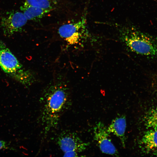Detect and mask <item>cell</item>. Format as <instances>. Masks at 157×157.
<instances>
[{
  "label": "cell",
  "mask_w": 157,
  "mask_h": 157,
  "mask_svg": "<svg viewBox=\"0 0 157 157\" xmlns=\"http://www.w3.org/2000/svg\"><path fill=\"white\" fill-rule=\"evenodd\" d=\"M71 101L69 88L60 78L53 80L44 89L40 99V119L45 133L57 126Z\"/></svg>",
  "instance_id": "6da1fadb"
},
{
  "label": "cell",
  "mask_w": 157,
  "mask_h": 157,
  "mask_svg": "<svg viewBox=\"0 0 157 157\" xmlns=\"http://www.w3.org/2000/svg\"><path fill=\"white\" fill-rule=\"evenodd\" d=\"M119 37L126 48L138 54L157 56V39L135 27L124 26L118 28Z\"/></svg>",
  "instance_id": "7a4b0ae2"
},
{
  "label": "cell",
  "mask_w": 157,
  "mask_h": 157,
  "mask_svg": "<svg viewBox=\"0 0 157 157\" xmlns=\"http://www.w3.org/2000/svg\"><path fill=\"white\" fill-rule=\"evenodd\" d=\"M0 67L5 73L24 85H30L34 80L32 73L24 68L0 40Z\"/></svg>",
  "instance_id": "3957f363"
},
{
  "label": "cell",
  "mask_w": 157,
  "mask_h": 157,
  "mask_svg": "<svg viewBox=\"0 0 157 157\" xmlns=\"http://www.w3.org/2000/svg\"><path fill=\"white\" fill-rule=\"evenodd\" d=\"M57 143L65 157L77 156L89 145V143L84 142L76 134L69 132L60 134L57 138Z\"/></svg>",
  "instance_id": "277c9868"
},
{
  "label": "cell",
  "mask_w": 157,
  "mask_h": 157,
  "mask_svg": "<svg viewBox=\"0 0 157 157\" xmlns=\"http://www.w3.org/2000/svg\"><path fill=\"white\" fill-rule=\"evenodd\" d=\"M86 15L76 22L63 24L58 28L60 37L71 45L77 44L83 38L85 29Z\"/></svg>",
  "instance_id": "5b68a950"
},
{
  "label": "cell",
  "mask_w": 157,
  "mask_h": 157,
  "mask_svg": "<svg viewBox=\"0 0 157 157\" xmlns=\"http://www.w3.org/2000/svg\"><path fill=\"white\" fill-rule=\"evenodd\" d=\"M27 21L22 12L11 11L2 17L1 25L4 35L9 36L21 31Z\"/></svg>",
  "instance_id": "8992f818"
},
{
  "label": "cell",
  "mask_w": 157,
  "mask_h": 157,
  "mask_svg": "<svg viewBox=\"0 0 157 157\" xmlns=\"http://www.w3.org/2000/svg\"><path fill=\"white\" fill-rule=\"evenodd\" d=\"M94 138L101 151L104 154L118 155V151L109 138L107 127L102 122L97 123L94 128Z\"/></svg>",
  "instance_id": "52a82bcc"
},
{
  "label": "cell",
  "mask_w": 157,
  "mask_h": 157,
  "mask_svg": "<svg viewBox=\"0 0 157 157\" xmlns=\"http://www.w3.org/2000/svg\"><path fill=\"white\" fill-rule=\"evenodd\" d=\"M126 127L125 116H118L113 119L107 127V131L110 134L112 133L117 137L120 140L124 147L125 146V132Z\"/></svg>",
  "instance_id": "ba28073f"
},
{
  "label": "cell",
  "mask_w": 157,
  "mask_h": 157,
  "mask_svg": "<svg viewBox=\"0 0 157 157\" xmlns=\"http://www.w3.org/2000/svg\"><path fill=\"white\" fill-rule=\"evenodd\" d=\"M140 143L147 153L157 154V129H149L143 134Z\"/></svg>",
  "instance_id": "9c48e42d"
},
{
  "label": "cell",
  "mask_w": 157,
  "mask_h": 157,
  "mask_svg": "<svg viewBox=\"0 0 157 157\" xmlns=\"http://www.w3.org/2000/svg\"><path fill=\"white\" fill-rule=\"evenodd\" d=\"M20 9L28 20L34 21L41 19L51 11L31 5L25 2Z\"/></svg>",
  "instance_id": "30bf717a"
},
{
  "label": "cell",
  "mask_w": 157,
  "mask_h": 157,
  "mask_svg": "<svg viewBox=\"0 0 157 157\" xmlns=\"http://www.w3.org/2000/svg\"><path fill=\"white\" fill-rule=\"evenodd\" d=\"M31 5L53 10L58 6L59 0H24Z\"/></svg>",
  "instance_id": "8fae6325"
},
{
  "label": "cell",
  "mask_w": 157,
  "mask_h": 157,
  "mask_svg": "<svg viewBox=\"0 0 157 157\" xmlns=\"http://www.w3.org/2000/svg\"><path fill=\"white\" fill-rule=\"evenodd\" d=\"M146 126L149 129H157V106L150 110L145 117Z\"/></svg>",
  "instance_id": "7c38bea8"
},
{
  "label": "cell",
  "mask_w": 157,
  "mask_h": 157,
  "mask_svg": "<svg viewBox=\"0 0 157 157\" xmlns=\"http://www.w3.org/2000/svg\"><path fill=\"white\" fill-rule=\"evenodd\" d=\"M8 145L7 142L4 141L0 140V150L3 149H7Z\"/></svg>",
  "instance_id": "4fadbf2b"
}]
</instances>
